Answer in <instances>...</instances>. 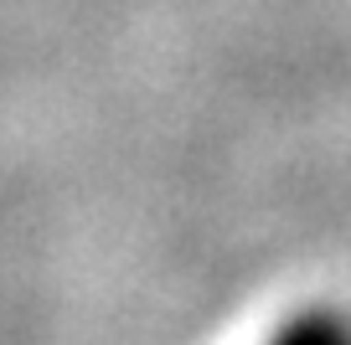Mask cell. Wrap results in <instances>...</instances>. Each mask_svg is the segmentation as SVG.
I'll return each instance as SVG.
<instances>
[{
    "instance_id": "6da1fadb",
    "label": "cell",
    "mask_w": 351,
    "mask_h": 345,
    "mask_svg": "<svg viewBox=\"0 0 351 345\" xmlns=\"http://www.w3.org/2000/svg\"><path fill=\"white\" fill-rule=\"evenodd\" d=\"M274 345H351V320H341L330 309H310L300 320H289L274 335Z\"/></svg>"
}]
</instances>
